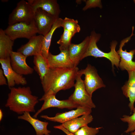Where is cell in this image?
Returning a JSON list of instances; mask_svg holds the SVG:
<instances>
[{
	"mask_svg": "<svg viewBox=\"0 0 135 135\" xmlns=\"http://www.w3.org/2000/svg\"><path fill=\"white\" fill-rule=\"evenodd\" d=\"M79 70L77 67L71 68H50L41 80L44 93L50 92L56 94L61 90L74 86V82Z\"/></svg>",
	"mask_w": 135,
	"mask_h": 135,
	"instance_id": "1",
	"label": "cell"
},
{
	"mask_svg": "<svg viewBox=\"0 0 135 135\" xmlns=\"http://www.w3.org/2000/svg\"><path fill=\"white\" fill-rule=\"evenodd\" d=\"M5 106L18 114L35 112V107L38 102L37 96L32 94L29 86L12 87Z\"/></svg>",
	"mask_w": 135,
	"mask_h": 135,
	"instance_id": "2",
	"label": "cell"
},
{
	"mask_svg": "<svg viewBox=\"0 0 135 135\" xmlns=\"http://www.w3.org/2000/svg\"><path fill=\"white\" fill-rule=\"evenodd\" d=\"M89 36L90 42L84 58L89 56L96 58H105L110 62L113 70L114 66L118 68L120 58L116 50L117 42L116 40L112 41L110 44V52H105L99 49L96 44V43L100 38V34L96 33L93 30L91 32Z\"/></svg>",
	"mask_w": 135,
	"mask_h": 135,
	"instance_id": "3",
	"label": "cell"
},
{
	"mask_svg": "<svg viewBox=\"0 0 135 135\" xmlns=\"http://www.w3.org/2000/svg\"><path fill=\"white\" fill-rule=\"evenodd\" d=\"M4 31L13 41L19 38L29 40L38 33L34 20L30 22H21L8 25Z\"/></svg>",
	"mask_w": 135,
	"mask_h": 135,
	"instance_id": "4",
	"label": "cell"
},
{
	"mask_svg": "<svg viewBox=\"0 0 135 135\" xmlns=\"http://www.w3.org/2000/svg\"><path fill=\"white\" fill-rule=\"evenodd\" d=\"M82 75L79 70L76 80L74 91L68 99L78 106L87 107L92 109L95 108L96 106L93 102L92 96L86 91L84 80L81 78Z\"/></svg>",
	"mask_w": 135,
	"mask_h": 135,
	"instance_id": "5",
	"label": "cell"
},
{
	"mask_svg": "<svg viewBox=\"0 0 135 135\" xmlns=\"http://www.w3.org/2000/svg\"><path fill=\"white\" fill-rule=\"evenodd\" d=\"M34 11L30 3L20 1L9 15L8 24L10 25L21 22H30L34 20Z\"/></svg>",
	"mask_w": 135,
	"mask_h": 135,
	"instance_id": "6",
	"label": "cell"
},
{
	"mask_svg": "<svg viewBox=\"0 0 135 135\" xmlns=\"http://www.w3.org/2000/svg\"><path fill=\"white\" fill-rule=\"evenodd\" d=\"M62 27L64 32L57 43L60 45V51L68 50L72 43L71 40L72 37L76 33L80 30V28L77 20L65 17L63 19Z\"/></svg>",
	"mask_w": 135,
	"mask_h": 135,
	"instance_id": "7",
	"label": "cell"
},
{
	"mask_svg": "<svg viewBox=\"0 0 135 135\" xmlns=\"http://www.w3.org/2000/svg\"><path fill=\"white\" fill-rule=\"evenodd\" d=\"M85 76L84 80L85 87L88 93L92 96L93 93L96 90L106 86L94 66L88 64L86 68L79 70Z\"/></svg>",
	"mask_w": 135,
	"mask_h": 135,
	"instance_id": "8",
	"label": "cell"
},
{
	"mask_svg": "<svg viewBox=\"0 0 135 135\" xmlns=\"http://www.w3.org/2000/svg\"><path fill=\"white\" fill-rule=\"evenodd\" d=\"M56 95L50 92L44 93L42 98L39 100L40 101H44V103L36 113L33 117L36 118L38 116L42 111L50 108L70 109L77 108L79 106L68 99L62 100H58L56 98Z\"/></svg>",
	"mask_w": 135,
	"mask_h": 135,
	"instance_id": "9",
	"label": "cell"
},
{
	"mask_svg": "<svg viewBox=\"0 0 135 135\" xmlns=\"http://www.w3.org/2000/svg\"><path fill=\"white\" fill-rule=\"evenodd\" d=\"M59 18L49 14L40 8L34 11V21L38 33L44 36L50 30Z\"/></svg>",
	"mask_w": 135,
	"mask_h": 135,
	"instance_id": "10",
	"label": "cell"
},
{
	"mask_svg": "<svg viewBox=\"0 0 135 135\" xmlns=\"http://www.w3.org/2000/svg\"><path fill=\"white\" fill-rule=\"evenodd\" d=\"M132 31L129 37L122 40L120 42L119 49L117 51L120 58L119 67L122 70H126L128 72L135 71V62L133 60L135 54V49L128 52L126 50H123L122 48L125 44L128 42L134 35V27H132Z\"/></svg>",
	"mask_w": 135,
	"mask_h": 135,
	"instance_id": "11",
	"label": "cell"
},
{
	"mask_svg": "<svg viewBox=\"0 0 135 135\" xmlns=\"http://www.w3.org/2000/svg\"><path fill=\"white\" fill-rule=\"evenodd\" d=\"M0 63L4 74L7 79V84L10 88L14 87L15 84L24 85L27 84L26 78L12 69L10 58L5 59H0Z\"/></svg>",
	"mask_w": 135,
	"mask_h": 135,
	"instance_id": "12",
	"label": "cell"
},
{
	"mask_svg": "<svg viewBox=\"0 0 135 135\" xmlns=\"http://www.w3.org/2000/svg\"><path fill=\"white\" fill-rule=\"evenodd\" d=\"M92 112V108H90L79 106L75 110L62 113H57L53 117H50L45 115H42L40 117L47 120L62 124L79 116L84 114H90Z\"/></svg>",
	"mask_w": 135,
	"mask_h": 135,
	"instance_id": "13",
	"label": "cell"
},
{
	"mask_svg": "<svg viewBox=\"0 0 135 135\" xmlns=\"http://www.w3.org/2000/svg\"><path fill=\"white\" fill-rule=\"evenodd\" d=\"M47 60L50 68H71L75 67L70 58L68 50H61L60 53L56 55L52 54L50 52Z\"/></svg>",
	"mask_w": 135,
	"mask_h": 135,
	"instance_id": "14",
	"label": "cell"
},
{
	"mask_svg": "<svg viewBox=\"0 0 135 135\" xmlns=\"http://www.w3.org/2000/svg\"><path fill=\"white\" fill-rule=\"evenodd\" d=\"M10 58L11 67L18 74L22 76L31 74L33 72L34 69L26 63L27 57L21 53L12 51Z\"/></svg>",
	"mask_w": 135,
	"mask_h": 135,
	"instance_id": "15",
	"label": "cell"
},
{
	"mask_svg": "<svg viewBox=\"0 0 135 135\" xmlns=\"http://www.w3.org/2000/svg\"><path fill=\"white\" fill-rule=\"evenodd\" d=\"M43 37V35L40 34L32 37L26 43L18 49L17 52L27 58L41 54Z\"/></svg>",
	"mask_w": 135,
	"mask_h": 135,
	"instance_id": "16",
	"label": "cell"
},
{
	"mask_svg": "<svg viewBox=\"0 0 135 135\" xmlns=\"http://www.w3.org/2000/svg\"><path fill=\"white\" fill-rule=\"evenodd\" d=\"M90 41V36H88L79 44L71 43L70 45L68 48L69 55L75 67H77L80 62L84 58Z\"/></svg>",
	"mask_w": 135,
	"mask_h": 135,
	"instance_id": "17",
	"label": "cell"
},
{
	"mask_svg": "<svg viewBox=\"0 0 135 135\" xmlns=\"http://www.w3.org/2000/svg\"><path fill=\"white\" fill-rule=\"evenodd\" d=\"M34 11L40 8L58 18L60 12L59 5L56 0H28Z\"/></svg>",
	"mask_w": 135,
	"mask_h": 135,
	"instance_id": "18",
	"label": "cell"
},
{
	"mask_svg": "<svg viewBox=\"0 0 135 135\" xmlns=\"http://www.w3.org/2000/svg\"><path fill=\"white\" fill-rule=\"evenodd\" d=\"M128 80L122 87L123 94L128 98V104L131 113L134 108L135 102V71L128 72Z\"/></svg>",
	"mask_w": 135,
	"mask_h": 135,
	"instance_id": "19",
	"label": "cell"
},
{
	"mask_svg": "<svg viewBox=\"0 0 135 135\" xmlns=\"http://www.w3.org/2000/svg\"><path fill=\"white\" fill-rule=\"evenodd\" d=\"M18 118L29 122L34 129L36 135H49L51 132L47 128L48 124V122L40 121L32 117L29 112H24L22 115L18 116Z\"/></svg>",
	"mask_w": 135,
	"mask_h": 135,
	"instance_id": "20",
	"label": "cell"
},
{
	"mask_svg": "<svg viewBox=\"0 0 135 135\" xmlns=\"http://www.w3.org/2000/svg\"><path fill=\"white\" fill-rule=\"evenodd\" d=\"M90 114H84L61 124L70 132L74 134L82 127L87 126L93 120Z\"/></svg>",
	"mask_w": 135,
	"mask_h": 135,
	"instance_id": "21",
	"label": "cell"
},
{
	"mask_svg": "<svg viewBox=\"0 0 135 135\" xmlns=\"http://www.w3.org/2000/svg\"><path fill=\"white\" fill-rule=\"evenodd\" d=\"M14 41L12 40L5 32L4 30L0 29V59L10 58L12 51Z\"/></svg>",
	"mask_w": 135,
	"mask_h": 135,
	"instance_id": "22",
	"label": "cell"
},
{
	"mask_svg": "<svg viewBox=\"0 0 135 135\" xmlns=\"http://www.w3.org/2000/svg\"><path fill=\"white\" fill-rule=\"evenodd\" d=\"M63 19L58 18L53 25L49 32L44 36L42 40L41 54L47 59L49 53V50L53 34L58 28L62 27Z\"/></svg>",
	"mask_w": 135,
	"mask_h": 135,
	"instance_id": "23",
	"label": "cell"
},
{
	"mask_svg": "<svg viewBox=\"0 0 135 135\" xmlns=\"http://www.w3.org/2000/svg\"><path fill=\"white\" fill-rule=\"evenodd\" d=\"M33 62L34 69L38 74L41 80L50 68L47 59L40 54L34 56Z\"/></svg>",
	"mask_w": 135,
	"mask_h": 135,
	"instance_id": "24",
	"label": "cell"
},
{
	"mask_svg": "<svg viewBox=\"0 0 135 135\" xmlns=\"http://www.w3.org/2000/svg\"><path fill=\"white\" fill-rule=\"evenodd\" d=\"M132 112L131 116L125 115L120 118L121 121L128 124V127L125 131L126 133H130L135 130V107Z\"/></svg>",
	"mask_w": 135,
	"mask_h": 135,
	"instance_id": "25",
	"label": "cell"
},
{
	"mask_svg": "<svg viewBox=\"0 0 135 135\" xmlns=\"http://www.w3.org/2000/svg\"><path fill=\"white\" fill-rule=\"evenodd\" d=\"M102 127L92 128L88 125L83 126L74 134V135H96Z\"/></svg>",
	"mask_w": 135,
	"mask_h": 135,
	"instance_id": "26",
	"label": "cell"
},
{
	"mask_svg": "<svg viewBox=\"0 0 135 135\" xmlns=\"http://www.w3.org/2000/svg\"><path fill=\"white\" fill-rule=\"evenodd\" d=\"M86 5L82 9L85 11L88 9L92 8L98 7L101 9L102 6L100 0H85Z\"/></svg>",
	"mask_w": 135,
	"mask_h": 135,
	"instance_id": "27",
	"label": "cell"
},
{
	"mask_svg": "<svg viewBox=\"0 0 135 135\" xmlns=\"http://www.w3.org/2000/svg\"><path fill=\"white\" fill-rule=\"evenodd\" d=\"M2 69H0V85L2 86L7 84V83Z\"/></svg>",
	"mask_w": 135,
	"mask_h": 135,
	"instance_id": "28",
	"label": "cell"
},
{
	"mask_svg": "<svg viewBox=\"0 0 135 135\" xmlns=\"http://www.w3.org/2000/svg\"><path fill=\"white\" fill-rule=\"evenodd\" d=\"M54 128H55L58 129L62 130L67 135H74V134L70 132L68 130L66 129L63 127L61 125L54 126Z\"/></svg>",
	"mask_w": 135,
	"mask_h": 135,
	"instance_id": "29",
	"label": "cell"
},
{
	"mask_svg": "<svg viewBox=\"0 0 135 135\" xmlns=\"http://www.w3.org/2000/svg\"><path fill=\"white\" fill-rule=\"evenodd\" d=\"M3 117V113L1 109L0 110V121L2 120Z\"/></svg>",
	"mask_w": 135,
	"mask_h": 135,
	"instance_id": "30",
	"label": "cell"
},
{
	"mask_svg": "<svg viewBox=\"0 0 135 135\" xmlns=\"http://www.w3.org/2000/svg\"><path fill=\"white\" fill-rule=\"evenodd\" d=\"M130 135H135V130L130 133Z\"/></svg>",
	"mask_w": 135,
	"mask_h": 135,
	"instance_id": "31",
	"label": "cell"
}]
</instances>
